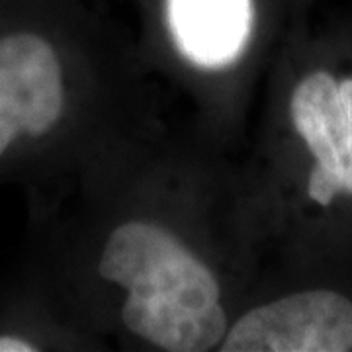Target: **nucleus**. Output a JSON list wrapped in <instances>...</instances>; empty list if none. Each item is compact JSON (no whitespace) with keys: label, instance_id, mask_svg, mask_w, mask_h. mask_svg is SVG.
Instances as JSON below:
<instances>
[{"label":"nucleus","instance_id":"f257e3e1","mask_svg":"<svg viewBox=\"0 0 352 352\" xmlns=\"http://www.w3.org/2000/svg\"><path fill=\"white\" fill-rule=\"evenodd\" d=\"M98 272L129 292L122 321L153 346L206 352L226 339L219 282L170 229L151 221L118 226L102 247Z\"/></svg>","mask_w":352,"mask_h":352},{"label":"nucleus","instance_id":"f03ea898","mask_svg":"<svg viewBox=\"0 0 352 352\" xmlns=\"http://www.w3.org/2000/svg\"><path fill=\"white\" fill-rule=\"evenodd\" d=\"M32 16L22 4L0 0V176L32 163L67 113L59 43Z\"/></svg>","mask_w":352,"mask_h":352},{"label":"nucleus","instance_id":"7ed1b4c3","mask_svg":"<svg viewBox=\"0 0 352 352\" xmlns=\"http://www.w3.org/2000/svg\"><path fill=\"white\" fill-rule=\"evenodd\" d=\"M223 352L352 351V300L333 289H303L243 314L227 329Z\"/></svg>","mask_w":352,"mask_h":352},{"label":"nucleus","instance_id":"20e7f679","mask_svg":"<svg viewBox=\"0 0 352 352\" xmlns=\"http://www.w3.org/2000/svg\"><path fill=\"white\" fill-rule=\"evenodd\" d=\"M289 116L314 157L309 198L329 206L339 194L352 196V122L340 98L339 80L327 71L303 76L292 92Z\"/></svg>","mask_w":352,"mask_h":352},{"label":"nucleus","instance_id":"39448f33","mask_svg":"<svg viewBox=\"0 0 352 352\" xmlns=\"http://www.w3.org/2000/svg\"><path fill=\"white\" fill-rule=\"evenodd\" d=\"M251 20V0H168L176 43L204 67H223L237 59Z\"/></svg>","mask_w":352,"mask_h":352},{"label":"nucleus","instance_id":"423d86ee","mask_svg":"<svg viewBox=\"0 0 352 352\" xmlns=\"http://www.w3.org/2000/svg\"><path fill=\"white\" fill-rule=\"evenodd\" d=\"M339 92L340 98H342V104L346 108V113H349V118H351L352 122V78L339 80Z\"/></svg>","mask_w":352,"mask_h":352}]
</instances>
